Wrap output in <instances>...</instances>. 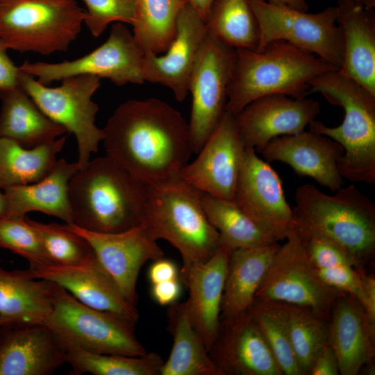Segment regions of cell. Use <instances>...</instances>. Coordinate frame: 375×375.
Masks as SVG:
<instances>
[{"label": "cell", "instance_id": "49", "mask_svg": "<svg viewBox=\"0 0 375 375\" xmlns=\"http://www.w3.org/2000/svg\"><path fill=\"white\" fill-rule=\"evenodd\" d=\"M7 217V203L4 192L0 191V218Z\"/></svg>", "mask_w": 375, "mask_h": 375}, {"label": "cell", "instance_id": "42", "mask_svg": "<svg viewBox=\"0 0 375 375\" xmlns=\"http://www.w3.org/2000/svg\"><path fill=\"white\" fill-rule=\"evenodd\" d=\"M338 374H339L338 359L328 340L315 357L308 375Z\"/></svg>", "mask_w": 375, "mask_h": 375}, {"label": "cell", "instance_id": "18", "mask_svg": "<svg viewBox=\"0 0 375 375\" xmlns=\"http://www.w3.org/2000/svg\"><path fill=\"white\" fill-rule=\"evenodd\" d=\"M319 111L312 99L274 94L253 100L234 117L245 147L260 152L274 138L305 131Z\"/></svg>", "mask_w": 375, "mask_h": 375}, {"label": "cell", "instance_id": "33", "mask_svg": "<svg viewBox=\"0 0 375 375\" xmlns=\"http://www.w3.org/2000/svg\"><path fill=\"white\" fill-rule=\"evenodd\" d=\"M201 201L209 222L220 235L222 245L232 251L278 242L233 200L222 199L202 192Z\"/></svg>", "mask_w": 375, "mask_h": 375}, {"label": "cell", "instance_id": "11", "mask_svg": "<svg viewBox=\"0 0 375 375\" xmlns=\"http://www.w3.org/2000/svg\"><path fill=\"white\" fill-rule=\"evenodd\" d=\"M144 57L133 33L124 23L115 22L105 42L81 58L57 63L25 60L19 68L46 85L70 76L92 75L122 86L145 81Z\"/></svg>", "mask_w": 375, "mask_h": 375}, {"label": "cell", "instance_id": "8", "mask_svg": "<svg viewBox=\"0 0 375 375\" xmlns=\"http://www.w3.org/2000/svg\"><path fill=\"white\" fill-rule=\"evenodd\" d=\"M44 324L67 351L81 349L131 356L147 353L135 335L136 322L114 312L89 307L55 283L52 310Z\"/></svg>", "mask_w": 375, "mask_h": 375}, {"label": "cell", "instance_id": "35", "mask_svg": "<svg viewBox=\"0 0 375 375\" xmlns=\"http://www.w3.org/2000/svg\"><path fill=\"white\" fill-rule=\"evenodd\" d=\"M205 22L208 32L226 45L257 50L260 28L249 0H213Z\"/></svg>", "mask_w": 375, "mask_h": 375}, {"label": "cell", "instance_id": "7", "mask_svg": "<svg viewBox=\"0 0 375 375\" xmlns=\"http://www.w3.org/2000/svg\"><path fill=\"white\" fill-rule=\"evenodd\" d=\"M85 18L76 0H0V39L21 53L67 51Z\"/></svg>", "mask_w": 375, "mask_h": 375}, {"label": "cell", "instance_id": "30", "mask_svg": "<svg viewBox=\"0 0 375 375\" xmlns=\"http://www.w3.org/2000/svg\"><path fill=\"white\" fill-rule=\"evenodd\" d=\"M0 137L26 149L48 144L67 131L46 116L18 85L0 92Z\"/></svg>", "mask_w": 375, "mask_h": 375}, {"label": "cell", "instance_id": "43", "mask_svg": "<svg viewBox=\"0 0 375 375\" xmlns=\"http://www.w3.org/2000/svg\"><path fill=\"white\" fill-rule=\"evenodd\" d=\"M5 43L0 39V92L18 86L19 67H17L7 53Z\"/></svg>", "mask_w": 375, "mask_h": 375}, {"label": "cell", "instance_id": "17", "mask_svg": "<svg viewBox=\"0 0 375 375\" xmlns=\"http://www.w3.org/2000/svg\"><path fill=\"white\" fill-rule=\"evenodd\" d=\"M208 353L222 375H283L248 310L220 318Z\"/></svg>", "mask_w": 375, "mask_h": 375}, {"label": "cell", "instance_id": "32", "mask_svg": "<svg viewBox=\"0 0 375 375\" xmlns=\"http://www.w3.org/2000/svg\"><path fill=\"white\" fill-rule=\"evenodd\" d=\"M67 137L35 148L26 149L17 142L0 137V188L24 185L45 177L57 162Z\"/></svg>", "mask_w": 375, "mask_h": 375}, {"label": "cell", "instance_id": "25", "mask_svg": "<svg viewBox=\"0 0 375 375\" xmlns=\"http://www.w3.org/2000/svg\"><path fill=\"white\" fill-rule=\"evenodd\" d=\"M337 22L344 40L339 69L375 95V13L355 0H338Z\"/></svg>", "mask_w": 375, "mask_h": 375}, {"label": "cell", "instance_id": "13", "mask_svg": "<svg viewBox=\"0 0 375 375\" xmlns=\"http://www.w3.org/2000/svg\"><path fill=\"white\" fill-rule=\"evenodd\" d=\"M235 49L208 32L193 68L188 122L192 152L197 153L226 112Z\"/></svg>", "mask_w": 375, "mask_h": 375}, {"label": "cell", "instance_id": "36", "mask_svg": "<svg viewBox=\"0 0 375 375\" xmlns=\"http://www.w3.org/2000/svg\"><path fill=\"white\" fill-rule=\"evenodd\" d=\"M163 360L154 352L131 356L105 354L71 349L67 351V363L75 375H160Z\"/></svg>", "mask_w": 375, "mask_h": 375}, {"label": "cell", "instance_id": "15", "mask_svg": "<svg viewBox=\"0 0 375 375\" xmlns=\"http://www.w3.org/2000/svg\"><path fill=\"white\" fill-rule=\"evenodd\" d=\"M233 201L278 242L285 240L293 224L278 174L256 151L246 147Z\"/></svg>", "mask_w": 375, "mask_h": 375}, {"label": "cell", "instance_id": "24", "mask_svg": "<svg viewBox=\"0 0 375 375\" xmlns=\"http://www.w3.org/2000/svg\"><path fill=\"white\" fill-rule=\"evenodd\" d=\"M232 250L222 245L207 261L189 269L181 281L189 291L190 319L209 350L219 328L222 294Z\"/></svg>", "mask_w": 375, "mask_h": 375}, {"label": "cell", "instance_id": "40", "mask_svg": "<svg viewBox=\"0 0 375 375\" xmlns=\"http://www.w3.org/2000/svg\"><path fill=\"white\" fill-rule=\"evenodd\" d=\"M0 247L26 258L29 268L51 265L26 216L0 218Z\"/></svg>", "mask_w": 375, "mask_h": 375}, {"label": "cell", "instance_id": "27", "mask_svg": "<svg viewBox=\"0 0 375 375\" xmlns=\"http://www.w3.org/2000/svg\"><path fill=\"white\" fill-rule=\"evenodd\" d=\"M52 308V282L0 267V326L44 324Z\"/></svg>", "mask_w": 375, "mask_h": 375}, {"label": "cell", "instance_id": "38", "mask_svg": "<svg viewBox=\"0 0 375 375\" xmlns=\"http://www.w3.org/2000/svg\"><path fill=\"white\" fill-rule=\"evenodd\" d=\"M283 304L297 363L303 375H308L315 357L328 340V322L306 308Z\"/></svg>", "mask_w": 375, "mask_h": 375}, {"label": "cell", "instance_id": "28", "mask_svg": "<svg viewBox=\"0 0 375 375\" xmlns=\"http://www.w3.org/2000/svg\"><path fill=\"white\" fill-rule=\"evenodd\" d=\"M297 234L315 274L326 285L355 297L364 298L362 275L365 269L343 247L324 235L297 228Z\"/></svg>", "mask_w": 375, "mask_h": 375}, {"label": "cell", "instance_id": "48", "mask_svg": "<svg viewBox=\"0 0 375 375\" xmlns=\"http://www.w3.org/2000/svg\"><path fill=\"white\" fill-rule=\"evenodd\" d=\"M206 21L213 0H185Z\"/></svg>", "mask_w": 375, "mask_h": 375}, {"label": "cell", "instance_id": "29", "mask_svg": "<svg viewBox=\"0 0 375 375\" xmlns=\"http://www.w3.org/2000/svg\"><path fill=\"white\" fill-rule=\"evenodd\" d=\"M278 242L231 253L221 304V317H231L249 309L255 300Z\"/></svg>", "mask_w": 375, "mask_h": 375}, {"label": "cell", "instance_id": "21", "mask_svg": "<svg viewBox=\"0 0 375 375\" xmlns=\"http://www.w3.org/2000/svg\"><path fill=\"white\" fill-rule=\"evenodd\" d=\"M67 351L44 324L0 326V375H49Z\"/></svg>", "mask_w": 375, "mask_h": 375}, {"label": "cell", "instance_id": "14", "mask_svg": "<svg viewBox=\"0 0 375 375\" xmlns=\"http://www.w3.org/2000/svg\"><path fill=\"white\" fill-rule=\"evenodd\" d=\"M245 149L234 115L226 112L181 178L203 193L233 200Z\"/></svg>", "mask_w": 375, "mask_h": 375}, {"label": "cell", "instance_id": "4", "mask_svg": "<svg viewBox=\"0 0 375 375\" xmlns=\"http://www.w3.org/2000/svg\"><path fill=\"white\" fill-rule=\"evenodd\" d=\"M293 225L324 235L343 247L365 266L375 255V204L353 185L326 194L314 185L298 187Z\"/></svg>", "mask_w": 375, "mask_h": 375}, {"label": "cell", "instance_id": "45", "mask_svg": "<svg viewBox=\"0 0 375 375\" xmlns=\"http://www.w3.org/2000/svg\"><path fill=\"white\" fill-rule=\"evenodd\" d=\"M151 284L180 278V272L171 260L161 258L152 261L148 271Z\"/></svg>", "mask_w": 375, "mask_h": 375}, {"label": "cell", "instance_id": "19", "mask_svg": "<svg viewBox=\"0 0 375 375\" xmlns=\"http://www.w3.org/2000/svg\"><path fill=\"white\" fill-rule=\"evenodd\" d=\"M176 30L165 55L144 54L143 75L145 81L168 87L176 99L183 101L189 93L190 76L208 29L204 19L186 3L177 17Z\"/></svg>", "mask_w": 375, "mask_h": 375}, {"label": "cell", "instance_id": "3", "mask_svg": "<svg viewBox=\"0 0 375 375\" xmlns=\"http://www.w3.org/2000/svg\"><path fill=\"white\" fill-rule=\"evenodd\" d=\"M335 69H338L284 40L272 41L260 51L237 49L226 110L235 115L269 94L306 97L310 81Z\"/></svg>", "mask_w": 375, "mask_h": 375}, {"label": "cell", "instance_id": "41", "mask_svg": "<svg viewBox=\"0 0 375 375\" xmlns=\"http://www.w3.org/2000/svg\"><path fill=\"white\" fill-rule=\"evenodd\" d=\"M86 7L84 24L90 33L99 37L107 26L115 22L132 24L135 17V0H83Z\"/></svg>", "mask_w": 375, "mask_h": 375}, {"label": "cell", "instance_id": "26", "mask_svg": "<svg viewBox=\"0 0 375 375\" xmlns=\"http://www.w3.org/2000/svg\"><path fill=\"white\" fill-rule=\"evenodd\" d=\"M78 169L77 162L69 163L62 158L39 181L3 190L7 217H24L28 212L38 211L73 224L68 185Z\"/></svg>", "mask_w": 375, "mask_h": 375}, {"label": "cell", "instance_id": "1", "mask_svg": "<svg viewBox=\"0 0 375 375\" xmlns=\"http://www.w3.org/2000/svg\"><path fill=\"white\" fill-rule=\"evenodd\" d=\"M106 156L148 187L178 182L192 152L188 123L162 100L120 104L103 129Z\"/></svg>", "mask_w": 375, "mask_h": 375}, {"label": "cell", "instance_id": "6", "mask_svg": "<svg viewBox=\"0 0 375 375\" xmlns=\"http://www.w3.org/2000/svg\"><path fill=\"white\" fill-rule=\"evenodd\" d=\"M317 92L331 105L342 107L344 117L336 127L315 119L309 130L342 146L344 154L338 169L343 178L375 184V95L340 71L324 76Z\"/></svg>", "mask_w": 375, "mask_h": 375}, {"label": "cell", "instance_id": "5", "mask_svg": "<svg viewBox=\"0 0 375 375\" xmlns=\"http://www.w3.org/2000/svg\"><path fill=\"white\" fill-rule=\"evenodd\" d=\"M202 192L183 179L160 186H147L142 223L156 240L169 242L180 253V278L190 268L209 260L221 247L218 231L204 211Z\"/></svg>", "mask_w": 375, "mask_h": 375}, {"label": "cell", "instance_id": "37", "mask_svg": "<svg viewBox=\"0 0 375 375\" xmlns=\"http://www.w3.org/2000/svg\"><path fill=\"white\" fill-rule=\"evenodd\" d=\"M248 310L260 328L283 375H303L291 344L283 304L255 299Z\"/></svg>", "mask_w": 375, "mask_h": 375}, {"label": "cell", "instance_id": "9", "mask_svg": "<svg viewBox=\"0 0 375 375\" xmlns=\"http://www.w3.org/2000/svg\"><path fill=\"white\" fill-rule=\"evenodd\" d=\"M100 80L95 76L78 75L65 78L59 86L51 88L20 69L18 75V85L41 111L74 135L79 169L85 167L104 137L103 130L95 125L99 107L92 99Z\"/></svg>", "mask_w": 375, "mask_h": 375}, {"label": "cell", "instance_id": "31", "mask_svg": "<svg viewBox=\"0 0 375 375\" xmlns=\"http://www.w3.org/2000/svg\"><path fill=\"white\" fill-rule=\"evenodd\" d=\"M167 315L173 346L160 375H222L191 323L186 301L169 305Z\"/></svg>", "mask_w": 375, "mask_h": 375}, {"label": "cell", "instance_id": "12", "mask_svg": "<svg viewBox=\"0 0 375 375\" xmlns=\"http://www.w3.org/2000/svg\"><path fill=\"white\" fill-rule=\"evenodd\" d=\"M285 240L274 254L255 299L302 307L328 322L340 292L315 274L292 226Z\"/></svg>", "mask_w": 375, "mask_h": 375}, {"label": "cell", "instance_id": "23", "mask_svg": "<svg viewBox=\"0 0 375 375\" xmlns=\"http://www.w3.org/2000/svg\"><path fill=\"white\" fill-rule=\"evenodd\" d=\"M328 340L338 359L339 374L357 375L374 361L375 326L353 295L340 292L337 296L328 321Z\"/></svg>", "mask_w": 375, "mask_h": 375}, {"label": "cell", "instance_id": "22", "mask_svg": "<svg viewBox=\"0 0 375 375\" xmlns=\"http://www.w3.org/2000/svg\"><path fill=\"white\" fill-rule=\"evenodd\" d=\"M37 278L55 283L82 303L108 311L135 322L139 319L136 306L130 303L98 261L74 265H46L29 268Z\"/></svg>", "mask_w": 375, "mask_h": 375}, {"label": "cell", "instance_id": "20", "mask_svg": "<svg viewBox=\"0 0 375 375\" xmlns=\"http://www.w3.org/2000/svg\"><path fill=\"white\" fill-rule=\"evenodd\" d=\"M267 161H280L300 176H308L335 192L344 183L338 162L342 146L330 138L309 130L271 140L260 151Z\"/></svg>", "mask_w": 375, "mask_h": 375}, {"label": "cell", "instance_id": "51", "mask_svg": "<svg viewBox=\"0 0 375 375\" xmlns=\"http://www.w3.org/2000/svg\"><path fill=\"white\" fill-rule=\"evenodd\" d=\"M358 3L369 8L375 6V0H355Z\"/></svg>", "mask_w": 375, "mask_h": 375}, {"label": "cell", "instance_id": "39", "mask_svg": "<svg viewBox=\"0 0 375 375\" xmlns=\"http://www.w3.org/2000/svg\"><path fill=\"white\" fill-rule=\"evenodd\" d=\"M26 219L37 233L51 265H74L95 257L89 242L67 224H44Z\"/></svg>", "mask_w": 375, "mask_h": 375}, {"label": "cell", "instance_id": "2", "mask_svg": "<svg viewBox=\"0 0 375 375\" xmlns=\"http://www.w3.org/2000/svg\"><path fill=\"white\" fill-rule=\"evenodd\" d=\"M73 224L103 233L142 223L147 186L107 156L90 160L68 185Z\"/></svg>", "mask_w": 375, "mask_h": 375}, {"label": "cell", "instance_id": "44", "mask_svg": "<svg viewBox=\"0 0 375 375\" xmlns=\"http://www.w3.org/2000/svg\"><path fill=\"white\" fill-rule=\"evenodd\" d=\"M181 279H174L151 284V294L160 306H169L176 301L181 294Z\"/></svg>", "mask_w": 375, "mask_h": 375}, {"label": "cell", "instance_id": "47", "mask_svg": "<svg viewBox=\"0 0 375 375\" xmlns=\"http://www.w3.org/2000/svg\"><path fill=\"white\" fill-rule=\"evenodd\" d=\"M276 6H285L292 9L307 12L308 6L306 0H265Z\"/></svg>", "mask_w": 375, "mask_h": 375}, {"label": "cell", "instance_id": "34", "mask_svg": "<svg viewBox=\"0 0 375 375\" xmlns=\"http://www.w3.org/2000/svg\"><path fill=\"white\" fill-rule=\"evenodd\" d=\"M133 37L144 54L165 52L173 42L185 0H135Z\"/></svg>", "mask_w": 375, "mask_h": 375}, {"label": "cell", "instance_id": "46", "mask_svg": "<svg viewBox=\"0 0 375 375\" xmlns=\"http://www.w3.org/2000/svg\"><path fill=\"white\" fill-rule=\"evenodd\" d=\"M364 299L362 306L370 322L375 326V278L364 272L362 275Z\"/></svg>", "mask_w": 375, "mask_h": 375}, {"label": "cell", "instance_id": "10", "mask_svg": "<svg viewBox=\"0 0 375 375\" xmlns=\"http://www.w3.org/2000/svg\"><path fill=\"white\" fill-rule=\"evenodd\" d=\"M256 16L260 40L256 51L274 40H284L313 53L340 69L344 52L343 33L337 23V6L308 13L265 0H249Z\"/></svg>", "mask_w": 375, "mask_h": 375}, {"label": "cell", "instance_id": "50", "mask_svg": "<svg viewBox=\"0 0 375 375\" xmlns=\"http://www.w3.org/2000/svg\"><path fill=\"white\" fill-rule=\"evenodd\" d=\"M364 369V374H367V375H374V372H375V367H374V361L369 363V364H367L366 365H365L363 367Z\"/></svg>", "mask_w": 375, "mask_h": 375}, {"label": "cell", "instance_id": "16", "mask_svg": "<svg viewBox=\"0 0 375 375\" xmlns=\"http://www.w3.org/2000/svg\"><path fill=\"white\" fill-rule=\"evenodd\" d=\"M92 247L101 266L113 279L125 299L136 306L137 281L141 268L148 261L163 258L164 253L140 224L126 231L103 233L67 224Z\"/></svg>", "mask_w": 375, "mask_h": 375}]
</instances>
